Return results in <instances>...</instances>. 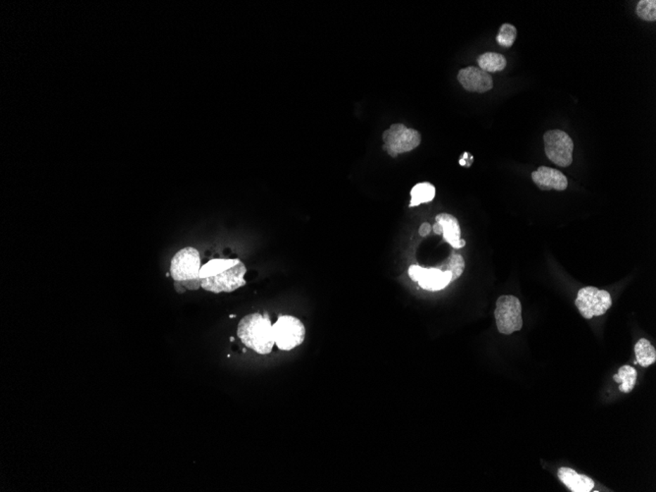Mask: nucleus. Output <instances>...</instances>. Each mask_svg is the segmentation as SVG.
<instances>
[{
	"mask_svg": "<svg viewBox=\"0 0 656 492\" xmlns=\"http://www.w3.org/2000/svg\"><path fill=\"white\" fill-rule=\"evenodd\" d=\"M246 272L244 263L238 258H215L201 267V287L215 294L234 292L247 283L244 278Z\"/></svg>",
	"mask_w": 656,
	"mask_h": 492,
	"instance_id": "obj_1",
	"label": "nucleus"
},
{
	"mask_svg": "<svg viewBox=\"0 0 656 492\" xmlns=\"http://www.w3.org/2000/svg\"><path fill=\"white\" fill-rule=\"evenodd\" d=\"M237 334L243 344L260 355L270 354L275 344L273 325L267 315H246L240 320Z\"/></svg>",
	"mask_w": 656,
	"mask_h": 492,
	"instance_id": "obj_2",
	"label": "nucleus"
},
{
	"mask_svg": "<svg viewBox=\"0 0 656 492\" xmlns=\"http://www.w3.org/2000/svg\"><path fill=\"white\" fill-rule=\"evenodd\" d=\"M200 253L193 247H186L174 256L170 265V275L176 282H185L191 289L201 286Z\"/></svg>",
	"mask_w": 656,
	"mask_h": 492,
	"instance_id": "obj_3",
	"label": "nucleus"
},
{
	"mask_svg": "<svg viewBox=\"0 0 656 492\" xmlns=\"http://www.w3.org/2000/svg\"><path fill=\"white\" fill-rule=\"evenodd\" d=\"M384 151L392 158L400 153H409L421 144L422 136L415 129L408 128L403 124H393L382 135Z\"/></svg>",
	"mask_w": 656,
	"mask_h": 492,
	"instance_id": "obj_4",
	"label": "nucleus"
},
{
	"mask_svg": "<svg viewBox=\"0 0 656 492\" xmlns=\"http://www.w3.org/2000/svg\"><path fill=\"white\" fill-rule=\"evenodd\" d=\"M496 325L501 334L510 335L523 327L522 305L515 296L504 295L498 298L494 312Z\"/></svg>",
	"mask_w": 656,
	"mask_h": 492,
	"instance_id": "obj_5",
	"label": "nucleus"
},
{
	"mask_svg": "<svg viewBox=\"0 0 656 492\" xmlns=\"http://www.w3.org/2000/svg\"><path fill=\"white\" fill-rule=\"evenodd\" d=\"M273 336L278 349L291 351L300 346L305 337V325L297 317L282 315L273 324Z\"/></svg>",
	"mask_w": 656,
	"mask_h": 492,
	"instance_id": "obj_6",
	"label": "nucleus"
},
{
	"mask_svg": "<svg viewBox=\"0 0 656 492\" xmlns=\"http://www.w3.org/2000/svg\"><path fill=\"white\" fill-rule=\"evenodd\" d=\"M575 305L586 320H591L605 315L612 305V299L607 291L588 286L579 291Z\"/></svg>",
	"mask_w": 656,
	"mask_h": 492,
	"instance_id": "obj_7",
	"label": "nucleus"
},
{
	"mask_svg": "<svg viewBox=\"0 0 656 492\" xmlns=\"http://www.w3.org/2000/svg\"><path fill=\"white\" fill-rule=\"evenodd\" d=\"M544 150L548 160L560 168H568L573 163L574 143L566 132L550 130L543 136Z\"/></svg>",
	"mask_w": 656,
	"mask_h": 492,
	"instance_id": "obj_8",
	"label": "nucleus"
},
{
	"mask_svg": "<svg viewBox=\"0 0 656 492\" xmlns=\"http://www.w3.org/2000/svg\"><path fill=\"white\" fill-rule=\"evenodd\" d=\"M458 81L465 89L474 93H486L493 88L491 76L479 67L469 66L460 70Z\"/></svg>",
	"mask_w": 656,
	"mask_h": 492,
	"instance_id": "obj_9",
	"label": "nucleus"
},
{
	"mask_svg": "<svg viewBox=\"0 0 656 492\" xmlns=\"http://www.w3.org/2000/svg\"><path fill=\"white\" fill-rule=\"evenodd\" d=\"M531 179L541 190L565 191L568 187L567 177L557 169L541 166L531 173Z\"/></svg>",
	"mask_w": 656,
	"mask_h": 492,
	"instance_id": "obj_10",
	"label": "nucleus"
},
{
	"mask_svg": "<svg viewBox=\"0 0 656 492\" xmlns=\"http://www.w3.org/2000/svg\"><path fill=\"white\" fill-rule=\"evenodd\" d=\"M417 282L422 289L439 291L444 289L452 282V275L449 272H442L437 267H422Z\"/></svg>",
	"mask_w": 656,
	"mask_h": 492,
	"instance_id": "obj_11",
	"label": "nucleus"
},
{
	"mask_svg": "<svg viewBox=\"0 0 656 492\" xmlns=\"http://www.w3.org/2000/svg\"><path fill=\"white\" fill-rule=\"evenodd\" d=\"M436 222L441 225L443 239L455 248H464L466 242L461 239V227L459 221L454 215L448 213H441L436 215Z\"/></svg>",
	"mask_w": 656,
	"mask_h": 492,
	"instance_id": "obj_12",
	"label": "nucleus"
},
{
	"mask_svg": "<svg viewBox=\"0 0 656 492\" xmlns=\"http://www.w3.org/2000/svg\"><path fill=\"white\" fill-rule=\"evenodd\" d=\"M557 476L559 479L573 492H590L595 488V481L585 474L576 473L575 469L571 468L559 469Z\"/></svg>",
	"mask_w": 656,
	"mask_h": 492,
	"instance_id": "obj_13",
	"label": "nucleus"
},
{
	"mask_svg": "<svg viewBox=\"0 0 656 492\" xmlns=\"http://www.w3.org/2000/svg\"><path fill=\"white\" fill-rule=\"evenodd\" d=\"M436 187L429 182L417 184L411 190V203L410 208H415L422 203H431L436 197Z\"/></svg>",
	"mask_w": 656,
	"mask_h": 492,
	"instance_id": "obj_14",
	"label": "nucleus"
},
{
	"mask_svg": "<svg viewBox=\"0 0 656 492\" xmlns=\"http://www.w3.org/2000/svg\"><path fill=\"white\" fill-rule=\"evenodd\" d=\"M479 68L486 73L503 70L507 65L505 57L496 52H486L478 57Z\"/></svg>",
	"mask_w": 656,
	"mask_h": 492,
	"instance_id": "obj_15",
	"label": "nucleus"
},
{
	"mask_svg": "<svg viewBox=\"0 0 656 492\" xmlns=\"http://www.w3.org/2000/svg\"><path fill=\"white\" fill-rule=\"evenodd\" d=\"M635 354L638 364L643 367H650L656 362L655 348L645 338L636 344Z\"/></svg>",
	"mask_w": 656,
	"mask_h": 492,
	"instance_id": "obj_16",
	"label": "nucleus"
},
{
	"mask_svg": "<svg viewBox=\"0 0 656 492\" xmlns=\"http://www.w3.org/2000/svg\"><path fill=\"white\" fill-rule=\"evenodd\" d=\"M637 377L638 372L635 367L626 365V366H623L619 369L617 374L613 377V379H614L617 384H621L620 386H619V390H620L622 393H630V392L635 389L636 382H637Z\"/></svg>",
	"mask_w": 656,
	"mask_h": 492,
	"instance_id": "obj_17",
	"label": "nucleus"
},
{
	"mask_svg": "<svg viewBox=\"0 0 656 492\" xmlns=\"http://www.w3.org/2000/svg\"><path fill=\"white\" fill-rule=\"evenodd\" d=\"M442 272H449L452 275V282L458 279L465 270V260L459 253H452L443 265L439 267Z\"/></svg>",
	"mask_w": 656,
	"mask_h": 492,
	"instance_id": "obj_18",
	"label": "nucleus"
},
{
	"mask_svg": "<svg viewBox=\"0 0 656 492\" xmlns=\"http://www.w3.org/2000/svg\"><path fill=\"white\" fill-rule=\"evenodd\" d=\"M638 16L643 21L655 22L656 20L655 0H641L637 5Z\"/></svg>",
	"mask_w": 656,
	"mask_h": 492,
	"instance_id": "obj_19",
	"label": "nucleus"
},
{
	"mask_svg": "<svg viewBox=\"0 0 656 492\" xmlns=\"http://www.w3.org/2000/svg\"><path fill=\"white\" fill-rule=\"evenodd\" d=\"M517 39V29L511 24H503L497 34L496 41L501 46L511 47Z\"/></svg>",
	"mask_w": 656,
	"mask_h": 492,
	"instance_id": "obj_20",
	"label": "nucleus"
},
{
	"mask_svg": "<svg viewBox=\"0 0 656 492\" xmlns=\"http://www.w3.org/2000/svg\"><path fill=\"white\" fill-rule=\"evenodd\" d=\"M422 267L420 265H411L408 270V275L412 282H419L420 275H421Z\"/></svg>",
	"mask_w": 656,
	"mask_h": 492,
	"instance_id": "obj_21",
	"label": "nucleus"
},
{
	"mask_svg": "<svg viewBox=\"0 0 656 492\" xmlns=\"http://www.w3.org/2000/svg\"><path fill=\"white\" fill-rule=\"evenodd\" d=\"M431 230H432V226L429 225V223L424 222V223H422V225H421V227H420L419 233H420V235L422 236V237H427V236L429 235V233H431Z\"/></svg>",
	"mask_w": 656,
	"mask_h": 492,
	"instance_id": "obj_22",
	"label": "nucleus"
},
{
	"mask_svg": "<svg viewBox=\"0 0 656 492\" xmlns=\"http://www.w3.org/2000/svg\"><path fill=\"white\" fill-rule=\"evenodd\" d=\"M432 230H434V232L436 233V234H439V235L442 234L441 226V225H439V223L437 222L436 223V225L432 226Z\"/></svg>",
	"mask_w": 656,
	"mask_h": 492,
	"instance_id": "obj_23",
	"label": "nucleus"
},
{
	"mask_svg": "<svg viewBox=\"0 0 656 492\" xmlns=\"http://www.w3.org/2000/svg\"><path fill=\"white\" fill-rule=\"evenodd\" d=\"M233 317H235V315H230V319H233Z\"/></svg>",
	"mask_w": 656,
	"mask_h": 492,
	"instance_id": "obj_24",
	"label": "nucleus"
}]
</instances>
